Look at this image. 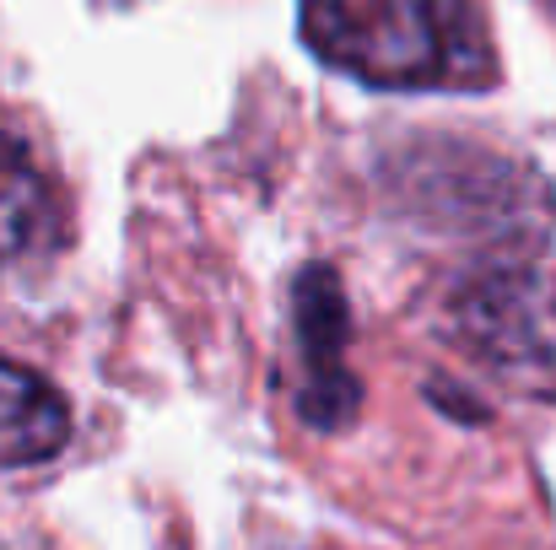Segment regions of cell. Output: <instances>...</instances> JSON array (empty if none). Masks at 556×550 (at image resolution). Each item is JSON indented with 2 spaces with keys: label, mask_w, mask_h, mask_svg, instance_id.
Returning <instances> with one entry per match:
<instances>
[{
  "label": "cell",
  "mask_w": 556,
  "mask_h": 550,
  "mask_svg": "<svg viewBox=\"0 0 556 550\" xmlns=\"http://www.w3.org/2000/svg\"><path fill=\"white\" fill-rule=\"evenodd\" d=\"M303 43L341 76L389 92L476 87L492 76L465 0H303Z\"/></svg>",
  "instance_id": "obj_1"
},
{
  "label": "cell",
  "mask_w": 556,
  "mask_h": 550,
  "mask_svg": "<svg viewBox=\"0 0 556 550\" xmlns=\"http://www.w3.org/2000/svg\"><path fill=\"white\" fill-rule=\"evenodd\" d=\"M465 346L519 394L556 399V270H503L454 308Z\"/></svg>",
  "instance_id": "obj_2"
},
{
  "label": "cell",
  "mask_w": 556,
  "mask_h": 550,
  "mask_svg": "<svg viewBox=\"0 0 556 550\" xmlns=\"http://www.w3.org/2000/svg\"><path fill=\"white\" fill-rule=\"evenodd\" d=\"M298 410L314 426H346L357 410V378L346 372V297L330 270L298 281Z\"/></svg>",
  "instance_id": "obj_3"
},
{
  "label": "cell",
  "mask_w": 556,
  "mask_h": 550,
  "mask_svg": "<svg viewBox=\"0 0 556 550\" xmlns=\"http://www.w3.org/2000/svg\"><path fill=\"white\" fill-rule=\"evenodd\" d=\"M65 243L60 194L33 146L0 125V286L49 265Z\"/></svg>",
  "instance_id": "obj_4"
},
{
  "label": "cell",
  "mask_w": 556,
  "mask_h": 550,
  "mask_svg": "<svg viewBox=\"0 0 556 550\" xmlns=\"http://www.w3.org/2000/svg\"><path fill=\"white\" fill-rule=\"evenodd\" d=\"M71 443V405L49 378L0 357V470L43 464Z\"/></svg>",
  "instance_id": "obj_5"
}]
</instances>
